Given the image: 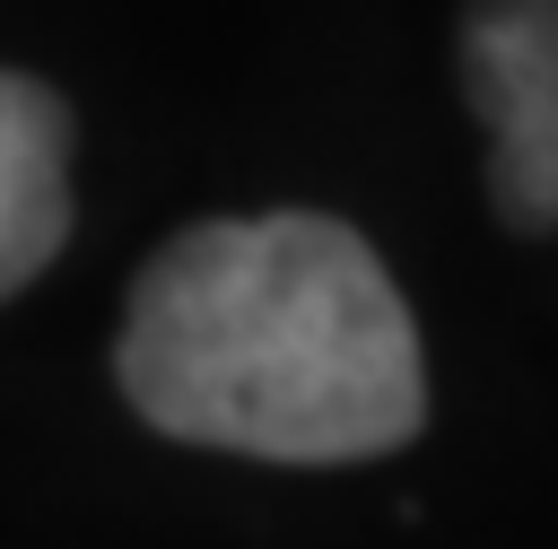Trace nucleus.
I'll use <instances>...</instances> for the list:
<instances>
[{
  "mask_svg": "<svg viewBox=\"0 0 558 549\" xmlns=\"http://www.w3.org/2000/svg\"><path fill=\"white\" fill-rule=\"evenodd\" d=\"M70 235V113L52 87L0 70V296L26 288Z\"/></svg>",
  "mask_w": 558,
  "mask_h": 549,
  "instance_id": "nucleus-3",
  "label": "nucleus"
},
{
  "mask_svg": "<svg viewBox=\"0 0 558 549\" xmlns=\"http://www.w3.org/2000/svg\"><path fill=\"white\" fill-rule=\"evenodd\" d=\"M113 366L148 427L253 462H366L427 418V357L392 270L314 209L174 235L131 288Z\"/></svg>",
  "mask_w": 558,
  "mask_h": 549,
  "instance_id": "nucleus-1",
  "label": "nucleus"
},
{
  "mask_svg": "<svg viewBox=\"0 0 558 549\" xmlns=\"http://www.w3.org/2000/svg\"><path fill=\"white\" fill-rule=\"evenodd\" d=\"M462 78L488 131V200L506 227H558V0H471Z\"/></svg>",
  "mask_w": 558,
  "mask_h": 549,
  "instance_id": "nucleus-2",
  "label": "nucleus"
}]
</instances>
